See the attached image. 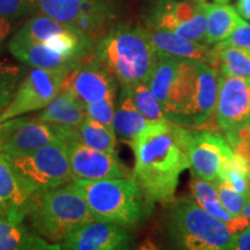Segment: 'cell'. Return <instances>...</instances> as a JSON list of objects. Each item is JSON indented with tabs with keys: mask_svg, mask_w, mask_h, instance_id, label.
I'll list each match as a JSON object with an SVG mask.
<instances>
[{
	"mask_svg": "<svg viewBox=\"0 0 250 250\" xmlns=\"http://www.w3.org/2000/svg\"><path fill=\"white\" fill-rule=\"evenodd\" d=\"M19 250H62L61 245L57 243H49L42 236L33 235L26 245L21 247Z\"/></svg>",
	"mask_w": 250,
	"mask_h": 250,
	"instance_id": "obj_36",
	"label": "cell"
},
{
	"mask_svg": "<svg viewBox=\"0 0 250 250\" xmlns=\"http://www.w3.org/2000/svg\"><path fill=\"white\" fill-rule=\"evenodd\" d=\"M77 138L81 144L88 147L117 154V139L114 129L87 116L77 127Z\"/></svg>",
	"mask_w": 250,
	"mask_h": 250,
	"instance_id": "obj_26",
	"label": "cell"
},
{
	"mask_svg": "<svg viewBox=\"0 0 250 250\" xmlns=\"http://www.w3.org/2000/svg\"><path fill=\"white\" fill-rule=\"evenodd\" d=\"M85 110L87 117L114 129L112 122H114V115L115 110H116V96L115 98H108L101 102L86 105Z\"/></svg>",
	"mask_w": 250,
	"mask_h": 250,
	"instance_id": "obj_31",
	"label": "cell"
},
{
	"mask_svg": "<svg viewBox=\"0 0 250 250\" xmlns=\"http://www.w3.org/2000/svg\"><path fill=\"white\" fill-rule=\"evenodd\" d=\"M236 7L243 18L250 20V0H237Z\"/></svg>",
	"mask_w": 250,
	"mask_h": 250,
	"instance_id": "obj_39",
	"label": "cell"
},
{
	"mask_svg": "<svg viewBox=\"0 0 250 250\" xmlns=\"http://www.w3.org/2000/svg\"><path fill=\"white\" fill-rule=\"evenodd\" d=\"M39 8V0H0V15L8 20L27 17Z\"/></svg>",
	"mask_w": 250,
	"mask_h": 250,
	"instance_id": "obj_32",
	"label": "cell"
},
{
	"mask_svg": "<svg viewBox=\"0 0 250 250\" xmlns=\"http://www.w3.org/2000/svg\"><path fill=\"white\" fill-rule=\"evenodd\" d=\"M27 215L37 233L54 243L62 241L74 228L95 221L74 182L39 190L31 199Z\"/></svg>",
	"mask_w": 250,
	"mask_h": 250,
	"instance_id": "obj_4",
	"label": "cell"
},
{
	"mask_svg": "<svg viewBox=\"0 0 250 250\" xmlns=\"http://www.w3.org/2000/svg\"><path fill=\"white\" fill-rule=\"evenodd\" d=\"M17 80V68L0 66V114L5 110V108L13 99Z\"/></svg>",
	"mask_w": 250,
	"mask_h": 250,
	"instance_id": "obj_33",
	"label": "cell"
},
{
	"mask_svg": "<svg viewBox=\"0 0 250 250\" xmlns=\"http://www.w3.org/2000/svg\"><path fill=\"white\" fill-rule=\"evenodd\" d=\"M126 87L133 104L138 109V111L151 123H159V122L167 121L165 112L158 99L149 89L147 83H136L131 85H122Z\"/></svg>",
	"mask_w": 250,
	"mask_h": 250,
	"instance_id": "obj_28",
	"label": "cell"
},
{
	"mask_svg": "<svg viewBox=\"0 0 250 250\" xmlns=\"http://www.w3.org/2000/svg\"><path fill=\"white\" fill-rule=\"evenodd\" d=\"M138 250H161V249L159 248L155 243H153L151 240H145V241L139 246Z\"/></svg>",
	"mask_w": 250,
	"mask_h": 250,
	"instance_id": "obj_40",
	"label": "cell"
},
{
	"mask_svg": "<svg viewBox=\"0 0 250 250\" xmlns=\"http://www.w3.org/2000/svg\"><path fill=\"white\" fill-rule=\"evenodd\" d=\"M27 213L20 208H0V250H19L31 239L24 226Z\"/></svg>",
	"mask_w": 250,
	"mask_h": 250,
	"instance_id": "obj_24",
	"label": "cell"
},
{
	"mask_svg": "<svg viewBox=\"0 0 250 250\" xmlns=\"http://www.w3.org/2000/svg\"><path fill=\"white\" fill-rule=\"evenodd\" d=\"M9 30H11V24H9V20L0 15V49H1L2 43L8 36Z\"/></svg>",
	"mask_w": 250,
	"mask_h": 250,
	"instance_id": "obj_38",
	"label": "cell"
},
{
	"mask_svg": "<svg viewBox=\"0 0 250 250\" xmlns=\"http://www.w3.org/2000/svg\"><path fill=\"white\" fill-rule=\"evenodd\" d=\"M203 0H167L156 8L147 24L167 29L193 42L205 41L208 17Z\"/></svg>",
	"mask_w": 250,
	"mask_h": 250,
	"instance_id": "obj_13",
	"label": "cell"
},
{
	"mask_svg": "<svg viewBox=\"0 0 250 250\" xmlns=\"http://www.w3.org/2000/svg\"><path fill=\"white\" fill-rule=\"evenodd\" d=\"M83 107L101 102L117 94V80L98 61V58H81L67 72L62 85Z\"/></svg>",
	"mask_w": 250,
	"mask_h": 250,
	"instance_id": "obj_11",
	"label": "cell"
},
{
	"mask_svg": "<svg viewBox=\"0 0 250 250\" xmlns=\"http://www.w3.org/2000/svg\"><path fill=\"white\" fill-rule=\"evenodd\" d=\"M220 44L241 49H250V23L241 19L232 30V33L228 35L226 40L220 42Z\"/></svg>",
	"mask_w": 250,
	"mask_h": 250,
	"instance_id": "obj_34",
	"label": "cell"
},
{
	"mask_svg": "<svg viewBox=\"0 0 250 250\" xmlns=\"http://www.w3.org/2000/svg\"><path fill=\"white\" fill-rule=\"evenodd\" d=\"M249 228H250V219H249Z\"/></svg>",
	"mask_w": 250,
	"mask_h": 250,
	"instance_id": "obj_43",
	"label": "cell"
},
{
	"mask_svg": "<svg viewBox=\"0 0 250 250\" xmlns=\"http://www.w3.org/2000/svg\"><path fill=\"white\" fill-rule=\"evenodd\" d=\"M39 9L43 15L74 30L80 13V0H39Z\"/></svg>",
	"mask_w": 250,
	"mask_h": 250,
	"instance_id": "obj_29",
	"label": "cell"
},
{
	"mask_svg": "<svg viewBox=\"0 0 250 250\" xmlns=\"http://www.w3.org/2000/svg\"><path fill=\"white\" fill-rule=\"evenodd\" d=\"M187 145L192 174L214 183L220 182L225 168L236 154L220 133L199 127L188 129Z\"/></svg>",
	"mask_w": 250,
	"mask_h": 250,
	"instance_id": "obj_9",
	"label": "cell"
},
{
	"mask_svg": "<svg viewBox=\"0 0 250 250\" xmlns=\"http://www.w3.org/2000/svg\"><path fill=\"white\" fill-rule=\"evenodd\" d=\"M96 58L122 85L148 83L158 62L146 29L129 24H118L100 41Z\"/></svg>",
	"mask_w": 250,
	"mask_h": 250,
	"instance_id": "obj_3",
	"label": "cell"
},
{
	"mask_svg": "<svg viewBox=\"0 0 250 250\" xmlns=\"http://www.w3.org/2000/svg\"><path fill=\"white\" fill-rule=\"evenodd\" d=\"M229 145L236 154L242 156L250 164V121L237 131L236 136L229 143Z\"/></svg>",
	"mask_w": 250,
	"mask_h": 250,
	"instance_id": "obj_35",
	"label": "cell"
},
{
	"mask_svg": "<svg viewBox=\"0 0 250 250\" xmlns=\"http://www.w3.org/2000/svg\"><path fill=\"white\" fill-rule=\"evenodd\" d=\"M7 159L39 190L54 189L74 181L65 140L56 139L29 154Z\"/></svg>",
	"mask_w": 250,
	"mask_h": 250,
	"instance_id": "obj_8",
	"label": "cell"
},
{
	"mask_svg": "<svg viewBox=\"0 0 250 250\" xmlns=\"http://www.w3.org/2000/svg\"><path fill=\"white\" fill-rule=\"evenodd\" d=\"M109 18L107 0H80V13L74 30L92 39Z\"/></svg>",
	"mask_w": 250,
	"mask_h": 250,
	"instance_id": "obj_27",
	"label": "cell"
},
{
	"mask_svg": "<svg viewBox=\"0 0 250 250\" xmlns=\"http://www.w3.org/2000/svg\"><path fill=\"white\" fill-rule=\"evenodd\" d=\"M85 117V107L71 93L61 90L36 118L44 123L78 127Z\"/></svg>",
	"mask_w": 250,
	"mask_h": 250,
	"instance_id": "obj_21",
	"label": "cell"
},
{
	"mask_svg": "<svg viewBox=\"0 0 250 250\" xmlns=\"http://www.w3.org/2000/svg\"><path fill=\"white\" fill-rule=\"evenodd\" d=\"M95 221L121 226L138 224L144 215V198L132 175L122 179L74 180Z\"/></svg>",
	"mask_w": 250,
	"mask_h": 250,
	"instance_id": "obj_6",
	"label": "cell"
},
{
	"mask_svg": "<svg viewBox=\"0 0 250 250\" xmlns=\"http://www.w3.org/2000/svg\"><path fill=\"white\" fill-rule=\"evenodd\" d=\"M219 89V72L201 61L181 58L177 76L162 105L171 123L198 129L214 112Z\"/></svg>",
	"mask_w": 250,
	"mask_h": 250,
	"instance_id": "obj_2",
	"label": "cell"
},
{
	"mask_svg": "<svg viewBox=\"0 0 250 250\" xmlns=\"http://www.w3.org/2000/svg\"><path fill=\"white\" fill-rule=\"evenodd\" d=\"M17 33L62 54L79 59L85 57L90 44V40L85 35L46 15L30 19Z\"/></svg>",
	"mask_w": 250,
	"mask_h": 250,
	"instance_id": "obj_14",
	"label": "cell"
},
{
	"mask_svg": "<svg viewBox=\"0 0 250 250\" xmlns=\"http://www.w3.org/2000/svg\"><path fill=\"white\" fill-rule=\"evenodd\" d=\"M235 250H250V228H246L237 235Z\"/></svg>",
	"mask_w": 250,
	"mask_h": 250,
	"instance_id": "obj_37",
	"label": "cell"
},
{
	"mask_svg": "<svg viewBox=\"0 0 250 250\" xmlns=\"http://www.w3.org/2000/svg\"><path fill=\"white\" fill-rule=\"evenodd\" d=\"M217 71L226 77L250 78V49L235 48L218 43L213 48Z\"/></svg>",
	"mask_w": 250,
	"mask_h": 250,
	"instance_id": "obj_25",
	"label": "cell"
},
{
	"mask_svg": "<svg viewBox=\"0 0 250 250\" xmlns=\"http://www.w3.org/2000/svg\"><path fill=\"white\" fill-rule=\"evenodd\" d=\"M249 176H250V171H249Z\"/></svg>",
	"mask_w": 250,
	"mask_h": 250,
	"instance_id": "obj_44",
	"label": "cell"
},
{
	"mask_svg": "<svg viewBox=\"0 0 250 250\" xmlns=\"http://www.w3.org/2000/svg\"><path fill=\"white\" fill-rule=\"evenodd\" d=\"M171 204L168 229L180 250H235L236 234L203 210L195 199L183 197Z\"/></svg>",
	"mask_w": 250,
	"mask_h": 250,
	"instance_id": "obj_5",
	"label": "cell"
},
{
	"mask_svg": "<svg viewBox=\"0 0 250 250\" xmlns=\"http://www.w3.org/2000/svg\"><path fill=\"white\" fill-rule=\"evenodd\" d=\"M56 139H77V127L44 123L36 117H20L0 123V153L7 158L29 154Z\"/></svg>",
	"mask_w": 250,
	"mask_h": 250,
	"instance_id": "obj_7",
	"label": "cell"
},
{
	"mask_svg": "<svg viewBox=\"0 0 250 250\" xmlns=\"http://www.w3.org/2000/svg\"><path fill=\"white\" fill-rule=\"evenodd\" d=\"M9 51L24 64L44 70H70L80 61L79 58L62 54L40 42L31 41L17 33L8 44Z\"/></svg>",
	"mask_w": 250,
	"mask_h": 250,
	"instance_id": "obj_18",
	"label": "cell"
},
{
	"mask_svg": "<svg viewBox=\"0 0 250 250\" xmlns=\"http://www.w3.org/2000/svg\"><path fill=\"white\" fill-rule=\"evenodd\" d=\"M131 235L121 225L90 221L74 228L62 240V250H129Z\"/></svg>",
	"mask_w": 250,
	"mask_h": 250,
	"instance_id": "obj_16",
	"label": "cell"
},
{
	"mask_svg": "<svg viewBox=\"0 0 250 250\" xmlns=\"http://www.w3.org/2000/svg\"><path fill=\"white\" fill-rule=\"evenodd\" d=\"M151 122H148L133 104L126 87L122 86V90L118 98L117 107L115 110L114 127L115 133L124 142L129 144L134 137H137L140 132H143Z\"/></svg>",
	"mask_w": 250,
	"mask_h": 250,
	"instance_id": "obj_22",
	"label": "cell"
},
{
	"mask_svg": "<svg viewBox=\"0 0 250 250\" xmlns=\"http://www.w3.org/2000/svg\"><path fill=\"white\" fill-rule=\"evenodd\" d=\"M70 70H31L18 87L12 101L0 114V123L45 108L61 93L62 81Z\"/></svg>",
	"mask_w": 250,
	"mask_h": 250,
	"instance_id": "obj_10",
	"label": "cell"
},
{
	"mask_svg": "<svg viewBox=\"0 0 250 250\" xmlns=\"http://www.w3.org/2000/svg\"><path fill=\"white\" fill-rule=\"evenodd\" d=\"M188 129L169 121L151 123L129 143L134 154L132 177L146 203L170 204L180 177L190 168Z\"/></svg>",
	"mask_w": 250,
	"mask_h": 250,
	"instance_id": "obj_1",
	"label": "cell"
},
{
	"mask_svg": "<svg viewBox=\"0 0 250 250\" xmlns=\"http://www.w3.org/2000/svg\"><path fill=\"white\" fill-rule=\"evenodd\" d=\"M217 1H218V2H226L227 0H217Z\"/></svg>",
	"mask_w": 250,
	"mask_h": 250,
	"instance_id": "obj_42",
	"label": "cell"
},
{
	"mask_svg": "<svg viewBox=\"0 0 250 250\" xmlns=\"http://www.w3.org/2000/svg\"><path fill=\"white\" fill-rule=\"evenodd\" d=\"M68 158L74 180L96 181L131 176L118 160L117 154L88 147L78 139L68 143Z\"/></svg>",
	"mask_w": 250,
	"mask_h": 250,
	"instance_id": "obj_15",
	"label": "cell"
},
{
	"mask_svg": "<svg viewBox=\"0 0 250 250\" xmlns=\"http://www.w3.org/2000/svg\"><path fill=\"white\" fill-rule=\"evenodd\" d=\"M147 35L155 51L159 54L173 56L177 58L193 59L208 64L217 70V59L213 49L202 43L183 39L173 31L147 24Z\"/></svg>",
	"mask_w": 250,
	"mask_h": 250,
	"instance_id": "obj_17",
	"label": "cell"
},
{
	"mask_svg": "<svg viewBox=\"0 0 250 250\" xmlns=\"http://www.w3.org/2000/svg\"><path fill=\"white\" fill-rule=\"evenodd\" d=\"M204 6L208 17L205 43L213 44V43L223 42L232 33L241 18L239 17L234 7L224 2H218V4L204 2Z\"/></svg>",
	"mask_w": 250,
	"mask_h": 250,
	"instance_id": "obj_23",
	"label": "cell"
},
{
	"mask_svg": "<svg viewBox=\"0 0 250 250\" xmlns=\"http://www.w3.org/2000/svg\"><path fill=\"white\" fill-rule=\"evenodd\" d=\"M241 217L247 219V220H249L250 219V196H249V198L247 199L245 206H243V210L241 212Z\"/></svg>",
	"mask_w": 250,
	"mask_h": 250,
	"instance_id": "obj_41",
	"label": "cell"
},
{
	"mask_svg": "<svg viewBox=\"0 0 250 250\" xmlns=\"http://www.w3.org/2000/svg\"><path fill=\"white\" fill-rule=\"evenodd\" d=\"M37 191V187L0 153V208H20L27 213Z\"/></svg>",
	"mask_w": 250,
	"mask_h": 250,
	"instance_id": "obj_19",
	"label": "cell"
},
{
	"mask_svg": "<svg viewBox=\"0 0 250 250\" xmlns=\"http://www.w3.org/2000/svg\"><path fill=\"white\" fill-rule=\"evenodd\" d=\"M214 117L229 144L237 131L250 121V78L219 74Z\"/></svg>",
	"mask_w": 250,
	"mask_h": 250,
	"instance_id": "obj_12",
	"label": "cell"
},
{
	"mask_svg": "<svg viewBox=\"0 0 250 250\" xmlns=\"http://www.w3.org/2000/svg\"><path fill=\"white\" fill-rule=\"evenodd\" d=\"M217 190L219 199H220L224 208H226L233 217H240L243 210V206H245L247 199H248L249 197L235 191V190L233 189V187L228 182H226V181H220V182H218Z\"/></svg>",
	"mask_w": 250,
	"mask_h": 250,
	"instance_id": "obj_30",
	"label": "cell"
},
{
	"mask_svg": "<svg viewBox=\"0 0 250 250\" xmlns=\"http://www.w3.org/2000/svg\"><path fill=\"white\" fill-rule=\"evenodd\" d=\"M190 190L193 199L198 203L203 210L208 214L224 221L234 234L239 235L246 228L249 227V220L243 217H233L221 204L218 196L217 183L199 179L196 175H191L190 180Z\"/></svg>",
	"mask_w": 250,
	"mask_h": 250,
	"instance_id": "obj_20",
	"label": "cell"
}]
</instances>
